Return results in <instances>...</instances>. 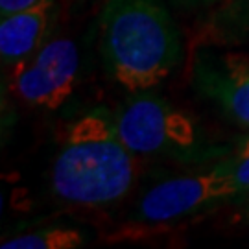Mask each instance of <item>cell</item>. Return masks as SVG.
<instances>
[{"label": "cell", "mask_w": 249, "mask_h": 249, "mask_svg": "<svg viewBox=\"0 0 249 249\" xmlns=\"http://www.w3.org/2000/svg\"><path fill=\"white\" fill-rule=\"evenodd\" d=\"M52 0H39L26 9L0 17V55L6 67H17L41 48L48 30Z\"/></svg>", "instance_id": "cell-7"}, {"label": "cell", "mask_w": 249, "mask_h": 249, "mask_svg": "<svg viewBox=\"0 0 249 249\" xmlns=\"http://www.w3.org/2000/svg\"><path fill=\"white\" fill-rule=\"evenodd\" d=\"M100 20L106 67L125 90L146 92L176 69L181 43L164 0H107Z\"/></svg>", "instance_id": "cell-1"}, {"label": "cell", "mask_w": 249, "mask_h": 249, "mask_svg": "<svg viewBox=\"0 0 249 249\" xmlns=\"http://www.w3.org/2000/svg\"><path fill=\"white\" fill-rule=\"evenodd\" d=\"M248 216H249V213H248Z\"/></svg>", "instance_id": "cell-12"}, {"label": "cell", "mask_w": 249, "mask_h": 249, "mask_svg": "<svg viewBox=\"0 0 249 249\" xmlns=\"http://www.w3.org/2000/svg\"><path fill=\"white\" fill-rule=\"evenodd\" d=\"M194 83L229 118L249 127V55L205 53L194 67Z\"/></svg>", "instance_id": "cell-6"}, {"label": "cell", "mask_w": 249, "mask_h": 249, "mask_svg": "<svg viewBox=\"0 0 249 249\" xmlns=\"http://www.w3.org/2000/svg\"><path fill=\"white\" fill-rule=\"evenodd\" d=\"M181 2H209V0H181Z\"/></svg>", "instance_id": "cell-11"}, {"label": "cell", "mask_w": 249, "mask_h": 249, "mask_svg": "<svg viewBox=\"0 0 249 249\" xmlns=\"http://www.w3.org/2000/svg\"><path fill=\"white\" fill-rule=\"evenodd\" d=\"M118 137L137 155L187 151L196 144V127L166 100L135 92L113 113Z\"/></svg>", "instance_id": "cell-3"}, {"label": "cell", "mask_w": 249, "mask_h": 249, "mask_svg": "<svg viewBox=\"0 0 249 249\" xmlns=\"http://www.w3.org/2000/svg\"><path fill=\"white\" fill-rule=\"evenodd\" d=\"M37 2L39 0H0V17H6V15H11L15 11L26 9Z\"/></svg>", "instance_id": "cell-10"}, {"label": "cell", "mask_w": 249, "mask_h": 249, "mask_svg": "<svg viewBox=\"0 0 249 249\" xmlns=\"http://www.w3.org/2000/svg\"><path fill=\"white\" fill-rule=\"evenodd\" d=\"M222 166L232 179L238 194L249 190V139L242 144V148L232 157L223 160Z\"/></svg>", "instance_id": "cell-9"}, {"label": "cell", "mask_w": 249, "mask_h": 249, "mask_svg": "<svg viewBox=\"0 0 249 249\" xmlns=\"http://www.w3.org/2000/svg\"><path fill=\"white\" fill-rule=\"evenodd\" d=\"M236 194L232 179L220 162L203 174L172 178L151 187L135 207V218L141 223L164 225Z\"/></svg>", "instance_id": "cell-5"}, {"label": "cell", "mask_w": 249, "mask_h": 249, "mask_svg": "<svg viewBox=\"0 0 249 249\" xmlns=\"http://www.w3.org/2000/svg\"><path fill=\"white\" fill-rule=\"evenodd\" d=\"M80 71V52L71 39L43 45L30 61L13 67V90L22 102L55 111L72 96Z\"/></svg>", "instance_id": "cell-4"}, {"label": "cell", "mask_w": 249, "mask_h": 249, "mask_svg": "<svg viewBox=\"0 0 249 249\" xmlns=\"http://www.w3.org/2000/svg\"><path fill=\"white\" fill-rule=\"evenodd\" d=\"M85 244V236L74 227L53 225L46 229L17 234L2 240V249H76Z\"/></svg>", "instance_id": "cell-8"}, {"label": "cell", "mask_w": 249, "mask_h": 249, "mask_svg": "<svg viewBox=\"0 0 249 249\" xmlns=\"http://www.w3.org/2000/svg\"><path fill=\"white\" fill-rule=\"evenodd\" d=\"M133 181V153L118 137L113 115L94 111L67 129L50 174L57 199L80 207H106L122 199Z\"/></svg>", "instance_id": "cell-2"}]
</instances>
